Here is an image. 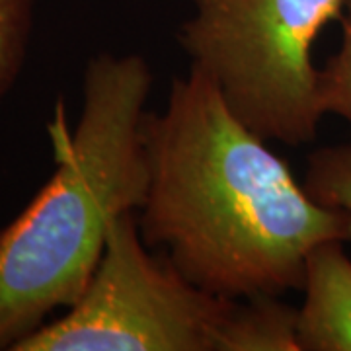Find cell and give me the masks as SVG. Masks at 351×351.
Returning <instances> with one entry per match:
<instances>
[{
    "label": "cell",
    "mask_w": 351,
    "mask_h": 351,
    "mask_svg": "<svg viewBox=\"0 0 351 351\" xmlns=\"http://www.w3.org/2000/svg\"><path fill=\"white\" fill-rule=\"evenodd\" d=\"M149 191L138 232L195 287L232 301L302 289L308 254L351 242V211L326 207L189 69L143 125Z\"/></svg>",
    "instance_id": "cell-1"
},
{
    "label": "cell",
    "mask_w": 351,
    "mask_h": 351,
    "mask_svg": "<svg viewBox=\"0 0 351 351\" xmlns=\"http://www.w3.org/2000/svg\"><path fill=\"white\" fill-rule=\"evenodd\" d=\"M152 73L141 55L101 53L84 71V106L71 137L51 127L57 172L0 232V350H12L71 308L100 262L113 223L149 191L143 125Z\"/></svg>",
    "instance_id": "cell-2"
},
{
    "label": "cell",
    "mask_w": 351,
    "mask_h": 351,
    "mask_svg": "<svg viewBox=\"0 0 351 351\" xmlns=\"http://www.w3.org/2000/svg\"><path fill=\"white\" fill-rule=\"evenodd\" d=\"M178 32L193 71L263 141L299 147L326 115L313 47L343 0H191Z\"/></svg>",
    "instance_id": "cell-3"
},
{
    "label": "cell",
    "mask_w": 351,
    "mask_h": 351,
    "mask_svg": "<svg viewBox=\"0 0 351 351\" xmlns=\"http://www.w3.org/2000/svg\"><path fill=\"white\" fill-rule=\"evenodd\" d=\"M237 304L152 256L133 211L113 223L96 271L69 313L12 351H225Z\"/></svg>",
    "instance_id": "cell-4"
},
{
    "label": "cell",
    "mask_w": 351,
    "mask_h": 351,
    "mask_svg": "<svg viewBox=\"0 0 351 351\" xmlns=\"http://www.w3.org/2000/svg\"><path fill=\"white\" fill-rule=\"evenodd\" d=\"M301 291L299 351H351V260L341 240L322 242L308 254Z\"/></svg>",
    "instance_id": "cell-5"
},
{
    "label": "cell",
    "mask_w": 351,
    "mask_h": 351,
    "mask_svg": "<svg viewBox=\"0 0 351 351\" xmlns=\"http://www.w3.org/2000/svg\"><path fill=\"white\" fill-rule=\"evenodd\" d=\"M225 351H299L297 308L279 297L239 301L226 330Z\"/></svg>",
    "instance_id": "cell-6"
},
{
    "label": "cell",
    "mask_w": 351,
    "mask_h": 351,
    "mask_svg": "<svg viewBox=\"0 0 351 351\" xmlns=\"http://www.w3.org/2000/svg\"><path fill=\"white\" fill-rule=\"evenodd\" d=\"M304 188L318 203L351 211V145L324 147L313 152Z\"/></svg>",
    "instance_id": "cell-7"
},
{
    "label": "cell",
    "mask_w": 351,
    "mask_h": 351,
    "mask_svg": "<svg viewBox=\"0 0 351 351\" xmlns=\"http://www.w3.org/2000/svg\"><path fill=\"white\" fill-rule=\"evenodd\" d=\"M32 27V0H0V100L24 63Z\"/></svg>",
    "instance_id": "cell-8"
},
{
    "label": "cell",
    "mask_w": 351,
    "mask_h": 351,
    "mask_svg": "<svg viewBox=\"0 0 351 351\" xmlns=\"http://www.w3.org/2000/svg\"><path fill=\"white\" fill-rule=\"evenodd\" d=\"M341 45L320 69V92L326 113L343 117L351 127V0L341 6Z\"/></svg>",
    "instance_id": "cell-9"
}]
</instances>
